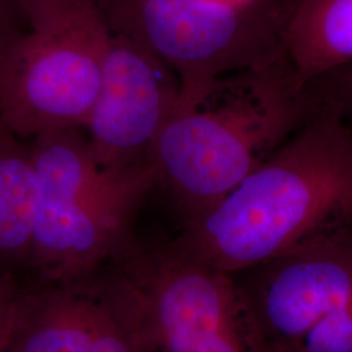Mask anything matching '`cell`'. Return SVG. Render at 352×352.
<instances>
[{"mask_svg": "<svg viewBox=\"0 0 352 352\" xmlns=\"http://www.w3.org/2000/svg\"><path fill=\"white\" fill-rule=\"evenodd\" d=\"M158 175L151 164L91 183L38 190L28 279L82 277L135 248L131 227Z\"/></svg>", "mask_w": 352, "mask_h": 352, "instance_id": "cell-7", "label": "cell"}, {"mask_svg": "<svg viewBox=\"0 0 352 352\" xmlns=\"http://www.w3.org/2000/svg\"><path fill=\"white\" fill-rule=\"evenodd\" d=\"M28 30L20 0H0V64Z\"/></svg>", "mask_w": 352, "mask_h": 352, "instance_id": "cell-14", "label": "cell"}, {"mask_svg": "<svg viewBox=\"0 0 352 352\" xmlns=\"http://www.w3.org/2000/svg\"><path fill=\"white\" fill-rule=\"evenodd\" d=\"M320 104L287 58L217 78L179 104L151 164L183 219L208 212L304 126Z\"/></svg>", "mask_w": 352, "mask_h": 352, "instance_id": "cell-2", "label": "cell"}, {"mask_svg": "<svg viewBox=\"0 0 352 352\" xmlns=\"http://www.w3.org/2000/svg\"><path fill=\"white\" fill-rule=\"evenodd\" d=\"M352 215V126L320 109L208 212L157 247L236 274Z\"/></svg>", "mask_w": 352, "mask_h": 352, "instance_id": "cell-1", "label": "cell"}, {"mask_svg": "<svg viewBox=\"0 0 352 352\" xmlns=\"http://www.w3.org/2000/svg\"><path fill=\"white\" fill-rule=\"evenodd\" d=\"M218 1H226V3H245V1H251V0H218Z\"/></svg>", "mask_w": 352, "mask_h": 352, "instance_id": "cell-15", "label": "cell"}, {"mask_svg": "<svg viewBox=\"0 0 352 352\" xmlns=\"http://www.w3.org/2000/svg\"><path fill=\"white\" fill-rule=\"evenodd\" d=\"M7 352H148L139 296L118 260L82 277L25 279Z\"/></svg>", "mask_w": 352, "mask_h": 352, "instance_id": "cell-8", "label": "cell"}, {"mask_svg": "<svg viewBox=\"0 0 352 352\" xmlns=\"http://www.w3.org/2000/svg\"><path fill=\"white\" fill-rule=\"evenodd\" d=\"M29 30L0 64V120L19 138L84 126L113 30L98 0H20Z\"/></svg>", "mask_w": 352, "mask_h": 352, "instance_id": "cell-3", "label": "cell"}, {"mask_svg": "<svg viewBox=\"0 0 352 352\" xmlns=\"http://www.w3.org/2000/svg\"><path fill=\"white\" fill-rule=\"evenodd\" d=\"M232 276L266 352H352V215Z\"/></svg>", "mask_w": 352, "mask_h": 352, "instance_id": "cell-5", "label": "cell"}, {"mask_svg": "<svg viewBox=\"0 0 352 352\" xmlns=\"http://www.w3.org/2000/svg\"><path fill=\"white\" fill-rule=\"evenodd\" d=\"M309 82L320 106L352 126V65Z\"/></svg>", "mask_w": 352, "mask_h": 352, "instance_id": "cell-12", "label": "cell"}, {"mask_svg": "<svg viewBox=\"0 0 352 352\" xmlns=\"http://www.w3.org/2000/svg\"><path fill=\"white\" fill-rule=\"evenodd\" d=\"M285 52L307 81L352 65V0H294Z\"/></svg>", "mask_w": 352, "mask_h": 352, "instance_id": "cell-11", "label": "cell"}, {"mask_svg": "<svg viewBox=\"0 0 352 352\" xmlns=\"http://www.w3.org/2000/svg\"><path fill=\"white\" fill-rule=\"evenodd\" d=\"M24 282L25 278L0 273V352L11 346Z\"/></svg>", "mask_w": 352, "mask_h": 352, "instance_id": "cell-13", "label": "cell"}, {"mask_svg": "<svg viewBox=\"0 0 352 352\" xmlns=\"http://www.w3.org/2000/svg\"><path fill=\"white\" fill-rule=\"evenodd\" d=\"M37 205L30 144L0 120V273L29 276Z\"/></svg>", "mask_w": 352, "mask_h": 352, "instance_id": "cell-10", "label": "cell"}, {"mask_svg": "<svg viewBox=\"0 0 352 352\" xmlns=\"http://www.w3.org/2000/svg\"><path fill=\"white\" fill-rule=\"evenodd\" d=\"M111 30L162 60L180 82L179 104L219 77L286 56L294 0H98Z\"/></svg>", "mask_w": 352, "mask_h": 352, "instance_id": "cell-4", "label": "cell"}, {"mask_svg": "<svg viewBox=\"0 0 352 352\" xmlns=\"http://www.w3.org/2000/svg\"><path fill=\"white\" fill-rule=\"evenodd\" d=\"M118 263L138 292L148 352H266L232 274L157 248Z\"/></svg>", "mask_w": 352, "mask_h": 352, "instance_id": "cell-6", "label": "cell"}, {"mask_svg": "<svg viewBox=\"0 0 352 352\" xmlns=\"http://www.w3.org/2000/svg\"><path fill=\"white\" fill-rule=\"evenodd\" d=\"M179 98L175 74L138 42L113 32L100 91L82 126L102 171L119 175L151 164Z\"/></svg>", "mask_w": 352, "mask_h": 352, "instance_id": "cell-9", "label": "cell"}]
</instances>
